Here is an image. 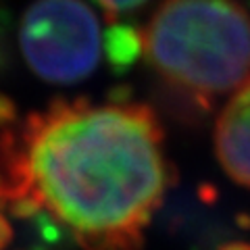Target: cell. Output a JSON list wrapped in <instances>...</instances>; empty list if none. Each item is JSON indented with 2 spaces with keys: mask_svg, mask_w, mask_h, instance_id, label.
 <instances>
[{
  "mask_svg": "<svg viewBox=\"0 0 250 250\" xmlns=\"http://www.w3.org/2000/svg\"><path fill=\"white\" fill-rule=\"evenodd\" d=\"M19 48L42 82L73 85L98 69L104 36L98 15L83 0H36L21 17Z\"/></svg>",
  "mask_w": 250,
  "mask_h": 250,
  "instance_id": "cell-3",
  "label": "cell"
},
{
  "mask_svg": "<svg viewBox=\"0 0 250 250\" xmlns=\"http://www.w3.org/2000/svg\"><path fill=\"white\" fill-rule=\"evenodd\" d=\"M215 152L233 182L250 188V77L236 90L217 117Z\"/></svg>",
  "mask_w": 250,
  "mask_h": 250,
  "instance_id": "cell-4",
  "label": "cell"
},
{
  "mask_svg": "<svg viewBox=\"0 0 250 250\" xmlns=\"http://www.w3.org/2000/svg\"><path fill=\"white\" fill-rule=\"evenodd\" d=\"M94 2L108 15H129L144 9L152 0H94Z\"/></svg>",
  "mask_w": 250,
  "mask_h": 250,
  "instance_id": "cell-6",
  "label": "cell"
},
{
  "mask_svg": "<svg viewBox=\"0 0 250 250\" xmlns=\"http://www.w3.org/2000/svg\"><path fill=\"white\" fill-rule=\"evenodd\" d=\"M104 52L115 69L131 67L142 52V34L131 25H115L104 36Z\"/></svg>",
  "mask_w": 250,
  "mask_h": 250,
  "instance_id": "cell-5",
  "label": "cell"
},
{
  "mask_svg": "<svg viewBox=\"0 0 250 250\" xmlns=\"http://www.w3.org/2000/svg\"><path fill=\"white\" fill-rule=\"evenodd\" d=\"M142 50L169 88L207 106L250 75V15L238 0H163Z\"/></svg>",
  "mask_w": 250,
  "mask_h": 250,
  "instance_id": "cell-2",
  "label": "cell"
},
{
  "mask_svg": "<svg viewBox=\"0 0 250 250\" xmlns=\"http://www.w3.org/2000/svg\"><path fill=\"white\" fill-rule=\"evenodd\" d=\"M163 127L140 103H54L0 140V205L83 250H136L169 188Z\"/></svg>",
  "mask_w": 250,
  "mask_h": 250,
  "instance_id": "cell-1",
  "label": "cell"
}]
</instances>
